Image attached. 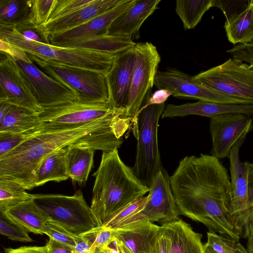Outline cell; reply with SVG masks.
<instances>
[{
	"label": "cell",
	"mask_w": 253,
	"mask_h": 253,
	"mask_svg": "<svg viewBox=\"0 0 253 253\" xmlns=\"http://www.w3.org/2000/svg\"><path fill=\"white\" fill-rule=\"evenodd\" d=\"M246 137L238 140L228 157L231 174L229 214L240 237L248 239L253 232V214L249 204V170L246 163L241 162L239 158V150Z\"/></svg>",
	"instance_id": "9"
},
{
	"label": "cell",
	"mask_w": 253,
	"mask_h": 253,
	"mask_svg": "<svg viewBox=\"0 0 253 253\" xmlns=\"http://www.w3.org/2000/svg\"><path fill=\"white\" fill-rule=\"evenodd\" d=\"M170 95H172V93L169 89L165 88L158 89L150 95L147 101L144 105L164 103Z\"/></svg>",
	"instance_id": "45"
},
{
	"label": "cell",
	"mask_w": 253,
	"mask_h": 253,
	"mask_svg": "<svg viewBox=\"0 0 253 253\" xmlns=\"http://www.w3.org/2000/svg\"><path fill=\"white\" fill-rule=\"evenodd\" d=\"M32 0H0V24L18 26L29 22Z\"/></svg>",
	"instance_id": "31"
},
{
	"label": "cell",
	"mask_w": 253,
	"mask_h": 253,
	"mask_svg": "<svg viewBox=\"0 0 253 253\" xmlns=\"http://www.w3.org/2000/svg\"><path fill=\"white\" fill-rule=\"evenodd\" d=\"M248 168V193L249 207L253 214V163L246 162Z\"/></svg>",
	"instance_id": "48"
},
{
	"label": "cell",
	"mask_w": 253,
	"mask_h": 253,
	"mask_svg": "<svg viewBox=\"0 0 253 253\" xmlns=\"http://www.w3.org/2000/svg\"><path fill=\"white\" fill-rule=\"evenodd\" d=\"M95 0H54L47 22L71 14L92 3Z\"/></svg>",
	"instance_id": "35"
},
{
	"label": "cell",
	"mask_w": 253,
	"mask_h": 253,
	"mask_svg": "<svg viewBox=\"0 0 253 253\" xmlns=\"http://www.w3.org/2000/svg\"><path fill=\"white\" fill-rule=\"evenodd\" d=\"M18 182L10 179L0 178V211L33 199V194L26 191Z\"/></svg>",
	"instance_id": "32"
},
{
	"label": "cell",
	"mask_w": 253,
	"mask_h": 253,
	"mask_svg": "<svg viewBox=\"0 0 253 253\" xmlns=\"http://www.w3.org/2000/svg\"><path fill=\"white\" fill-rule=\"evenodd\" d=\"M199 83L229 96L253 100V66L229 58L193 76Z\"/></svg>",
	"instance_id": "10"
},
{
	"label": "cell",
	"mask_w": 253,
	"mask_h": 253,
	"mask_svg": "<svg viewBox=\"0 0 253 253\" xmlns=\"http://www.w3.org/2000/svg\"><path fill=\"white\" fill-rule=\"evenodd\" d=\"M33 200L47 220L60 225L76 236L100 227L79 190L72 196L33 194Z\"/></svg>",
	"instance_id": "7"
},
{
	"label": "cell",
	"mask_w": 253,
	"mask_h": 253,
	"mask_svg": "<svg viewBox=\"0 0 253 253\" xmlns=\"http://www.w3.org/2000/svg\"><path fill=\"white\" fill-rule=\"evenodd\" d=\"M75 241L74 251L76 253L86 252L91 248L92 244L84 235L75 236Z\"/></svg>",
	"instance_id": "47"
},
{
	"label": "cell",
	"mask_w": 253,
	"mask_h": 253,
	"mask_svg": "<svg viewBox=\"0 0 253 253\" xmlns=\"http://www.w3.org/2000/svg\"><path fill=\"white\" fill-rule=\"evenodd\" d=\"M132 119L122 111L82 126L67 130L35 132L6 155L0 158V178L13 180L26 190L35 187L36 171L50 154L71 145L109 152L123 143V136Z\"/></svg>",
	"instance_id": "2"
},
{
	"label": "cell",
	"mask_w": 253,
	"mask_h": 253,
	"mask_svg": "<svg viewBox=\"0 0 253 253\" xmlns=\"http://www.w3.org/2000/svg\"><path fill=\"white\" fill-rule=\"evenodd\" d=\"M136 43L129 37L107 35L62 42L54 46L84 48L116 54L134 47Z\"/></svg>",
	"instance_id": "25"
},
{
	"label": "cell",
	"mask_w": 253,
	"mask_h": 253,
	"mask_svg": "<svg viewBox=\"0 0 253 253\" xmlns=\"http://www.w3.org/2000/svg\"><path fill=\"white\" fill-rule=\"evenodd\" d=\"M115 111L118 110L114 109L110 104H86L77 101L43 108L38 113L40 125L36 132L79 127L101 119Z\"/></svg>",
	"instance_id": "11"
},
{
	"label": "cell",
	"mask_w": 253,
	"mask_h": 253,
	"mask_svg": "<svg viewBox=\"0 0 253 253\" xmlns=\"http://www.w3.org/2000/svg\"><path fill=\"white\" fill-rule=\"evenodd\" d=\"M95 178L90 208L98 223L121 208L143 197L150 190L120 157L118 149L103 152Z\"/></svg>",
	"instance_id": "3"
},
{
	"label": "cell",
	"mask_w": 253,
	"mask_h": 253,
	"mask_svg": "<svg viewBox=\"0 0 253 253\" xmlns=\"http://www.w3.org/2000/svg\"><path fill=\"white\" fill-rule=\"evenodd\" d=\"M136 60L129 92L126 114L134 119L151 95L161 57L151 42L134 46Z\"/></svg>",
	"instance_id": "12"
},
{
	"label": "cell",
	"mask_w": 253,
	"mask_h": 253,
	"mask_svg": "<svg viewBox=\"0 0 253 253\" xmlns=\"http://www.w3.org/2000/svg\"><path fill=\"white\" fill-rule=\"evenodd\" d=\"M27 54L40 69L70 89L76 96V101L110 104L106 75L89 69L46 61Z\"/></svg>",
	"instance_id": "6"
},
{
	"label": "cell",
	"mask_w": 253,
	"mask_h": 253,
	"mask_svg": "<svg viewBox=\"0 0 253 253\" xmlns=\"http://www.w3.org/2000/svg\"><path fill=\"white\" fill-rule=\"evenodd\" d=\"M54 0H32L29 22L42 26L47 22Z\"/></svg>",
	"instance_id": "37"
},
{
	"label": "cell",
	"mask_w": 253,
	"mask_h": 253,
	"mask_svg": "<svg viewBox=\"0 0 253 253\" xmlns=\"http://www.w3.org/2000/svg\"><path fill=\"white\" fill-rule=\"evenodd\" d=\"M95 150L90 147L71 145L67 147V173L73 181L85 184L93 164Z\"/></svg>",
	"instance_id": "26"
},
{
	"label": "cell",
	"mask_w": 253,
	"mask_h": 253,
	"mask_svg": "<svg viewBox=\"0 0 253 253\" xmlns=\"http://www.w3.org/2000/svg\"><path fill=\"white\" fill-rule=\"evenodd\" d=\"M169 179L179 215L239 242L229 214L230 180L219 159L203 154L186 156Z\"/></svg>",
	"instance_id": "1"
},
{
	"label": "cell",
	"mask_w": 253,
	"mask_h": 253,
	"mask_svg": "<svg viewBox=\"0 0 253 253\" xmlns=\"http://www.w3.org/2000/svg\"><path fill=\"white\" fill-rule=\"evenodd\" d=\"M147 196L144 209L124 221L118 228L142 221H160L163 224L179 218L169 176L164 168L155 177Z\"/></svg>",
	"instance_id": "14"
},
{
	"label": "cell",
	"mask_w": 253,
	"mask_h": 253,
	"mask_svg": "<svg viewBox=\"0 0 253 253\" xmlns=\"http://www.w3.org/2000/svg\"><path fill=\"white\" fill-rule=\"evenodd\" d=\"M50 253H72L74 248L49 238L46 245Z\"/></svg>",
	"instance_id": "44"
},
{
	"label": "cell",
	"mask_w": 253,
	"mask_h": 253,
	"mask_svg": "<svg viewBox=\"0 0 253 253\" xmlns=\"http://www.w3.org/2000/svg\"><path fill=\"white\" fill-rule=\"evenodd\" d=\"M205 246L216 253H248L247 249L239 242L209 231L207 232V242Z\"/></svg>",
	"instance_id": "34"
},
{
	"label": "cell",
	"mask_w": 253,
	"mask_h": 253,
	"mask_svg": "<svg viewBox=\"0 0 253 253\" xmlns=\"http://www.w3.org/2000/svg\"><path fill=\"white\" fill-rule=\"evenodd\" d=\"M170 242V253H205L202 235L182 219L162 224Z\"/></svg>",
	"instance_id": "23"
},
{
	"label": "cell",
	"mask_w": 253,
	"mask_h": 253,
	"mask_svg": "<svg viewBox=\"0 0 253 253\" xmlns=\"http://www.w3.org/2000/svg\"><path fill=\"white\" fill-rule=\"evenodd\" d=\"M205 253H216L212 249L209 247L205 246Z\"/></svg>",
	"instance_id": "51"
},
{
	"label": "cell",
	"mask_w": 253,
	"mask_h": 253,
	"mask_svg": "<svg viewBox=\"0 0 253 253\" xmlns=\"http://www.w3.org/2000/svg\"><path fill=\"white\" fill-rule=\"evenodd\" d=\"M252 65H253V64H252Z\"/></svg>",
	"instance_id": "54"
},
{
	"label": "cell",
	"mask_w": 253,
	"mask_h": 253,
	"mask_svg": "<svg viewBox=\"0 0 253 253\" xmlns=\"http://www.w3.org/2000/svg\"><path fill=\"white\" fill-rule=\"evenodd\" d=\"M45 234L57 241L74 248L76 236L73 235L63 227L52 221L47 220L46 222Z\"/></svg>",
	"instance_id": "41"
},
{
	"label": "cell",
	"mask_w": 253,
	"mask_h": 253,
	"mask_svg": "<svg viewBox=\"0 0 253 253\" xmlns=\"http://www.w3.org/2000/svg\"><path fill=\"white\" fill-rule=\"evenodd\" d=\"M95 251V250L91 249L89 251H88L87 252H84V253H94Z\"/></svg>",
	"instance_id": "52"
},
{
	"label": "cell",
	"mask_w": 253,
	"mask_h": 253,
	"mask_svg": "<svg viewBox=\"0 0 253 253\" xmlns=\"http://www.w3.org/2000/svg\"><path fill=\"white\" fill-rule=\"evenodd\" d=\"M228 113H239L253 115V104H221L203 101L181 105L168 104L165 106L162 118L184 117L194 115L210 118Z\"/></svg>",
	"instance_id": "21"
},
{
	"label": "cell",
	"mask_w": 253,
	"mask_h": 253,
	"mask_svg": "<svg viewBox=\"0 0 253 253\" xmlns=\"http://www.w3.org/2000/svg\"><path fill=\"white\" fill-rule=\"evenodd\" d=\"M253 129L252 119L245 114L228 113L211 118V155L218 159L228 158L234 145Z\"/></svg>",
	"instance_id": "15"
},
{
	"label": "cell",
	"mask_w": 253,
	"mask_h": 253,
	"mask_svg": "<svg viewBox=\"0 0 253 253\" xmlns=\"http://www.w3.org/2000/svg\"><path fill=\"white\" fill-rule=\"evenodd\" d=\"M1 212L28 232L40 235L45 234L47 218L33 199Z\"/></svg>",
	"instance_id": "24"
},
{
	"label": "cell",
	"mask_w": 253,
	"mask_h": 253,
	"mask_svg": "<svg viewBox=\"0 0 253 253\" xmlns=\"http://www.w3.org/2000/svg\"><path fill=\"white\" fill-rule=\"evenodd\" d=\"M0 233L13 241L24 242H30L33 241L26 229L9 218L1 211Z\"/></svg>",
	"instance_id": "36"
},
{
	"label": "cell",
	"mask_w": 253,
	"mask_h": 253,
	"mask_svg": "<svg viewBox=\"0 0 253 253\" xmlns=\"http://www.w3.org/2000/svg\"><path fill=\"white\" fill-rule=\"evenodd\" d=\"M153 253H170V242L165 227L160 226L152 243Z\"/></svg>",
	"instance_id": "43"
},
{
	"label": "cell",
	"mask_w": 253,
	"mask_h": 253,
	"mask_svg": "<svg viewBox=\"0 0 253 253\" xmlns=\"http://www.w3.org/2000/svg\"><path fill=\"white\" fill-rule=\"evenodd\" d=\"M250 0H213L212 6L219 8L224 14L226 21H228L244 11L248 6Z\"/></svg>",
	"instance_id": "39"
},
{
	"label": "cell",
	"mask_w": 253,
	"mask_h": 253,
	"mask_svg": "<svg viewBox=\"0 0 253 253\" xmlns=\"http://www.w3.org/2000/svg\"><path fill=\"white\" fill-rule=\"evenodd\" d=\"M224 28L228 40L234 44L253 42V0L241 13L226 21Z\"/></svg>",
	"instance_id": "29"
},
{
	"label": "cell",
	"mask_w": 253,
	"mask_h": 253,
	"mask_svg": "<svg viewBox=\"0 0 253 253\" xmlns=\"http://www.w3.org/2000/svg\"><path fill=\"white\" fill-rule=\"evenodd\" d=\"M10 105L11 104L5 101L0 100V122L7 114Z\"/></svg>",
	"instance_id": "49"
},
{
	"label": "cell",
	"mask_w": 253,
	"mask_h": 253,
	"mask_svg": "<svg viewBox=\"0 0 253 253\" xmlns=\"http://www.w3.org/2000/svg\"><path fill=\"white\" fill-rule=\"evenodd\" d=\"M33 134L0 132V158L13 150Z\"/></svg>",
	"instance_id": "40"
},
{
	"label": "cell",
	"mask_w": 253,
	"mask_h": 253,
	"mask_svg": "<svg viewBox=\"0 0 253 253\" xmlns=\"http://www.w3.org/2000/svg\"><path fill=\"white\" fill-rule=\"evenodd\" d=\"M124 0H95L91 4L68 15L37 27L48 37L80 26L121 3Z\"/></svg>",
	"instance_id": "19"
},
{
	"label": "cell",
	"mask_w": 253,
	"mask_h": 253,
	"mask_svg": "<svg viewBox=\"0 0 253 253\" xmlns=\"http://www.w3.org/2000/svg\"><path fill=\"white\" fill-rule=\"evenodd\" d=\"M0 52V100L37 112L42 111L43 109L13 57L3 51Z\"/></svg>",
	"instance_id": "16"
},
{
	"label": "cell",
	"mask_w": 253,
	"mask_h": 253,
	"mask_svg": "<svg viewBox=\"0 0 253 253\" xmlns=\"http://www.w3.org/2000/svg\"><path fill=\"white\" fill-rule=\"evenodd\" d=\"M0 42V50L13 57L42 109L76 101V96L70 89L40 69L26 52L2 41Z\"/></svg>",
	"instance_id": "8"
},
{
	"label": "cell",
	"mask_w": 253,
	"mask_h": 253,
	"mask_svg": "<svg viewBox=\"0 0 253 253\" xmlns=\"http://www.w3.org/2000/svg\"><path fill=\"white\" fill-rule=\"evenodd\" d=\"M154 84L158 89H169L174 97L221 104H253V100L232 97L211 89L174 68L158 71Z\"/></svg>",
	"instance_id": "13"
},
{
	"label": "cell",
	"mask_w": 253,
	"mask_h": 253,
	"mask_svg": "<svg viewBox=\"0 0 253 253\" xmlns=\"http://www.w3.org/2000/svg\"><path fill=\"white\" fill-rule=\"evenodd\" d=\"M246 249L248 253H253V232L248 238Z\"/></svg>",
	"instance_id": "50"
},
{
	"label": "cell",
	"mask_w": 253,
	"mask_h": 253,
	"mask_svg": "<svg viewBox=\"0 0 253 253\" xmlns=\"http://www.w3.org/2000/svg\"><path fill=\"white\" fill-rule=\"evenodd\" d=\"M39 112L11 104L7 114L0 122V132L34 133L40 125Z\"/></svg>",
	"instance_id": "27"
},
{
	"label": "cell",
	"mask_w": 253,
	"mask_h": 253,
	"mask_svg": "<svg viewBox=\"0 0 253 253\" xmlns=\"http://www.w3.org/2000/svg\"><path fill=\"white\" fill-rule=\"evenodd\" d=\"M148 200V196H144L121 208L111 214L104 222L102 227L115 229L125 220L142 211Z\"/></svg>",
	"instance_id": "33"
},
{
	"label": "cell",
	"mask_w": 253,
	"mask_h": 253,
	"mask_svg": "<svg viewBox=\"0 0 253 253\" xmlns=\"http://www.w3.org/2000/svg\"><path fill=\"white\" fill-rule=\"evenodd\" d=\"M5 253H50L46 245L44 246L22 247L16 249H7Z\"/></svg>",
	"instance_id": "46"
},
{
	"label": "cell",
	"mask_w": 253,
	"mask_h": 253,
	"mask_svg": "<svg viewBox=\"0 0 253 253\" xmlns=\"http://www.w3.org/2000/svg\"><path fill=\"white\" fill-rule=\"evenodd\" d=\"M83 235L91 243V249L94 250L96 248L105 249L116 241L113 229L102 226L98 227Z\"/></svg>",
	"instance_id": "38"
},
{
	"label": "cell",
	"mask_w": 253,
	"mask_h": 253,
	"mask_svg": "<svg viewBox=\"0 0 253 253\" xmlns=\"http://www.w3.org/2000/svg\"><path fill=\"white\" fill-rule=\"evenodd\" d=\"M136 0H124L116 6L84 24L48 37L50 45L91 37L107 35L112 23L135 2Z\"/></svg>",
	"instance_id": "18"
},
{
	"label": "cell",
	"mask_w": 253,
	"mask_h": 253,
	"mask_svg": "<svg viewBox=\"0 0 253 253\" xmlns=\"http://www.w3.org/2000/svg\"><path fill=\"white\" fill-rule=\"evenodd\" d=\"M159 227L150 221H142L113 230L116 240L122 243L132 253H153V240Z\"/></svg>",
	"instance_id": "22"
},
{
	"label": "cell",
	"mask_w": 253,
	"mask_h": 253,
	"mask_svg": "<svg viewBox=\"0 0 253 253\" xmlns=\"http://www.w3.org/2000/svg\"><path fill=\"white\" fill-rule=\"evenodd\" d=\"M66 153L67 147L50 154L41 162L35 175V187L48 181L60 182L69 178L66 166Z\"/></svg>",
	"instance_id": "28"
},
{
	"label": "cell",
	"mask_w": 253,
	"mask_h": 253,
	"mask_svg": "<svg viewBox=\"0 0 253 253\" xmlns=\"http://www.w3.org/2000/svg\"><path fill=\"white\" fill-rule=\"evenodd\" d=\"M0 40L42 60L93 70L107 75L115 54L84 48H68L39 43L25 38L15 26L0 24Z\"/></svg>",
	"instance_id": "4"
},
{
	"label": "cell",
	"mask_w": 253,
	"mask_h": 253,
	"mask_svg": "<svg viewBox=\"0 0 253 253\" xmlns=\"http://www.w3.org/2000/svg\"><path fill=\"white\" fill-rule=\"evenodd\" d=\"M17 31L25 38L39 43L50 44L48 39L30 22L15 26Z\"/></svg>",
	"instance_id": "42"
},
{
	"label": "cell",
	"mask_w": 253,
	"mask_h": 253,
	"mask_svg": "<svg viewBox=\"0 0 253 253\" xmlns=\"http://www.w3.org/2000/svg\"><path fill=\"white\" fill-rule=\"evenodd\" d=\"M213 0H177L175 12L185 30L194 29L212 6Z\"/></svg>",
	"instance_id": "30"
},
{
	"label": "cell",
	"mask_w": 253,
	"mask_h": 253,
	"mask_svg": "<svg viewBox=\"0 0 253 253\" xmlns=\"http://www.w3.org/2000/svg\"><path fill=\"white\" fill-rule=\"evenodd\" d=\"M160 2L161 0H136L132 6L112 23L107 35L127 37L132 40L139 38L141 25L157 9Z\"/></svg>",
	"instance_id": "20"
},
{
	"label": "cell",
	"mask_w": 253,
	"mask_h": 253,
	"mask_svg": "<svg viewBox=\"0 0 253 253\" xmlns=\"http://www.w3.org/2000/svg\"><path fill=\"white\" fill-rule=\"evenodd\" d=\"M165 106V103L144 105L131 121L132 131L137 139L132 169L140 181L149 188L156 175L163 168L158 146V129Z\"/></svg>",
	"instance_id": "5"
},
{
	"label": "cell",
	"mask_w": 253,
	"mask_h": 253,
	"mask_svg": "<svg viewBox=\"0 0 253 253\" xmlns=\"http://www.w3.org/2000/svg\"><path fill=\"white\" fill-rule=\"evenodd\" d=\"M72 253H76V252H73Z\"/></svg>",
	"instance_id": "53"
},
{
	"label": "cell",
	"mask_w": 253,
	"mask_h": 253,
	"mask_svg": "<svg viewBox=\"0 0 253 253\" xmlns=\"http://www.w3.org/2000/svg\"><path fill=\"white\" fill-rule=\"evenodd\" d=\"M136 60L134 46L115 54L112 67L106 77L110 105L116 110L126 112Z\"/></svg>",
	"instance_id": "17"
}]
</instances>
